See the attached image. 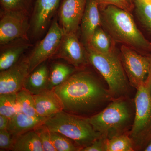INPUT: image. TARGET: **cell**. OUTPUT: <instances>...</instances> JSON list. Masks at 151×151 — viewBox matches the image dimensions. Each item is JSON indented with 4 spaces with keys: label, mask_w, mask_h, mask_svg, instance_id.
<instances>
[{
    "label": "cell",
    "mask_w": 151,
    "mask_h": 151,
    "mask_svg": "<svg viewBox=\"0 0 151 151\" xmlns=\"http://www.w3.org/2000/svg\"><path fill=\"white\" fill-rule=\"evenodd\" d=\"M86 68L77 70L52 89L63 111L89 118L105 108L113 98L107 84Z\"/></svg>",
    "instance_id": "1"
},
{
    "label": "cell",
    "mask_w": 151,
    "mask_h": 151,
    "mask_svg": "<svg viewBox=\"0 0 151 151\" xmlns=\"http://www.w3.org/2000/svg\"><path fill=\"white\" fill-rule=\"evenodd\" d=\"M100 10L101 25L114 41L137 51L151 50V42L138 28L129 12L112 5Z\"/></svg>",
    "instance_id": "2"
},
{
    "label": "cell",
    "mask_w": 151,
    "mask_h": 151,
    "mask_svg": "<svg viewBox=\"0 0 151 151\" xmlns=\"http://www.w3.org/2000/svg\"><path fill=\"white\" fill-rule=\"evenodd\" d=\"M135 113L134 99L122 97L113 99L103 110L88 119L96 132L110 139L129 133Z\"/></svg>",
    "instance_id": "3"
},
{
    "label": "cell",
    "mask_w": 151,
    "mask_h": 151,
    "mask_svg": "<svg viewBox=\"0 0 151 151\" xmlns=\"http://www.w3.org/2000/svg\"><path fill=\"white\" fill-rule=\"evenodd\" d=\"M89 64L99 72L106 82L113 99L130 97L129 82L121 58L116 51L104 54L86 47Z\"/></svg>",
    "instance_id": "4"
},
{
    "label": "cell",
    "mask_w": 151,
    "mask_h": 151,
    "mask_svg": "<svg viewBox=\"0 0 151 151\" xmlns=\"http://www.w3.org/2000/svg\"><path fill=\"white\" fill-rule=\"evenodd\" d=\"M45 124L50 132L64 135L74 142L81 150L90 145L101 136L94 129L88 118L64 111L48 118Z\"/></svg>",
    "instance_id": "5"
},
{
    "label": "cell",
    "mask_w": 151,
    "mask_h": 151,
    "mask_svg": "<svg viewBox=\"0 0 151 151\" xmlns=\"http://www.w3.org/2000/svg\"><path fill=\"white\" fill-rule=\"evenodd\" d=\"M134 123L129 132L135 151H143L151 140V96L144 83L137 90Z\"/></svg>",
    "instance_id": "6"
},
{
    "label": "cell",
    "mask_w": 151,
    "mask_h": 151,
    "mask_svg": "<svg viewBox=\"0 0 151 151\" xmlns=\"http://www.w3.org/2000/svg\"><path fill=\"white\" fill-rule=\"evenodd\" d=\"M64 33L57 15L45 35L33 45L31 51L27 55L29 73L39 65L52 58L59 47Z\"/></svg>",
    "instance_id": "7"
},
{
    "label": "cell",
    "mask_w": 151,
    "mask_h": 151,
    "mask_svg": "<svg viewBox=\"0 0 151 151\" xmlns=\"http://www.w3.org/2000/svg\"><path fill=\"white\" fill-rule=\"evenodd\" d=\"M61 0H36L30 21L29 38L34 45L46 34L57 15Z\"/></svg>",
    "instance_id": "8"
},
{
    "label": "cell",
    "mask_w": 151,
    "mask_h": 151,
    "mask_svg": "<svg viewBox=\"0 0 151 151\" xmlns=\"http://www.w3.org/2000/svg\"><path fill=\"white\" fill-rule=\"evenodd\" d=\"M30 18L29 14L24 12L1 10L0 45L18 39L29 38Z\"/></svg>",
    "instance_id": "9"
},
{
    "label": "cell",
    "mask_w": 151,
    "mask_h": 151,
    "mask_svg": "<svg viewBox=\"0 0 151 151\" xmlns=\"http://www.w3.org/2000/svg\"><path fill=\"white\" fill-rule=\"evenodd\" d=\"M121 54L122 63L130 85L137 90L145 83L148 74V56L139 54L135 50L123 45Z\"/></svg>",
    "instance_id": "10"
},
{
    "label": "cell",
    "mask_w": 151,
    "mask_h": 151,
    "mask_svg": "<svg viewBox=\"0 0 151 151\" xmlns=\"http://www.w3.org/2000/svg\"><path fill=\"white\" fill-rule=\"evenodd\" d=\"M51 59L63 60L77 70L86 68L89 64L86 47L79 40L78 34L74 33H64Z\"/></svg>",
    "instance_id": "11"
},
{
    "label": "cell",
    "mask_w": 151,
    "mask_h": 151,
    "mask_svg": "<svg viewBox=\"0 0 151 151\" xmlns=\"http://www.w3.org/2000/svg\"><path fill=\"white\" fill-rule=\"evenodd\" d=\"M29 74L27 55L24 54L14 65L0 72V94L17 93Z\"/></svg>",
    "instance_id": "12"
},
{
    "label": "cell",
    "mask_w": 151,
    "mask_h": 151,
    "mask_svg": "<svg viewBox=\"0 0 151 151\" xmlns=\"http://www.w3.org/2000/svg\"><path fill=\"white\" fill-rule=\"evenodd\" d=\"M87 0H61L57 13L60 25L65 33L77 34Z\"/></svg>",
    "instance_id": "13"
},
{
    "label": "cell",
    "mask_w": 151,
    "mask_h": 151,
    "mask_svg": "<svg viewBox=\"0 0 151 151\" xmlns=\"http://www.w3.org/2000/svg\"><path fill=\"white\" fill-rule=\"evenodd\" d=\"M34 45L29 38L18 39L0 45V71L14 65Z\"/></svg>",
    "instance_id": "14"
},
{
    "label": "cell",
    "mask_w": 151,
    "mask_h": 151,
    "mask_svg": "<svg viewBox=\"0 0 151 151\" xmlns=\"http://www.w3.org/2000/svg\"><path fill=\"white\" fill-rule=\"evenodd\" d=\"M100 26L101 15L97 0H87L79 28L81 41L85 47L89 45L95 30Z\"/></svg>",
    "instance_id": "15"
},
{
    "label": "cell",
    "mask_w": 151,
    "mask_h": 151,
    "mask_svg": "<svg viewBox=\"0 0 151 151\" xmlns=\"http://www.w3.org/2000/svg\"><path fill=\"white\" fill-rule=\"evenodd\" d=\"M33 95L36 111L43 118H50L63 111L62 104L53 90L47 89Z\"/></svg>",
    "instance_id": "16"
},
{
    "label": "cell",
    "mask_w": 151,
    "mask_h": 151,
    "mask_svg": "<svg viewBox=\"0 0 151 151\" xmlns=\"http://www.w3.org/2000/svg\"><path fill=\"white\" fill-rule=\"evenodd\" d=\"M47 119L40 116L31 117L19 112L9 119L7 130L14 139L21 134L35 129L45 124Z\"/></svg>",
    "instance_id": "17"
},
{
    "label": "cell",
    "mask_w": 151,
    "mask_h": 151,
    "mask_svg": "<svg viewBox=\"0 0 151 151\" xmlns=\"http://www.w3.org/2000/svg\"><path fill=\"white\" fill-rule=\"evenodd\" d=\"M49 67L47 61L37 66L28 76L23 88L33 95L39 94L47 89Z\"/></svg>",
    "instance_id": "18"
},
{
    "label": "cell",
    "mask_w": 151,
    "mask_h": 151,
    "mask_svg": "<svg viewBox=\"0 0 151 151\" xmlns=\"http://www.w3.org/2000/svg\"><path fill=\"white\" fill-rule=\"evenodd\" d=\"M77 69L68 63L54 62L49 67L47 89L52 90L64 82Z\"/></svg>",
    "instance_id": "19"
},
{
    "label": "cell",
    "mask_w": 151,
    "mask_h": 151,
    "mask_svg": "<svg viewBox=\"0 0 151 151\" xmlns=\"http://www.w3.org/2000/svg\"><path fill=\"white\" fill-rule=\"evenodd\" d=\"M12 151H44L35 130L28 131L14 138Z\"/></svg>",
    "instance_id": "20"
},
{
    "label": "cell",
    "mask_w": 151,
    "mask_h": 151,
    "mask_svg": "<svg viewBox=\"0 0 151 151\" xmlns=\"http://www.w3.org/2000/svg\"><path fill=\"white\" fill-rule=\"evenodd\" d=\"M113 41L111 36L100 26L95 30L89 45L86 47H90L100 53L107 54L114 51Z\"/></svg>",
    "instance_id": "21"
},
{
    "label": "cell",
    "mask_w": 151,
    "mask_h": 151,
    "mask_svg": "<svg viewBox=\"0 0 151 151\" xmlns=\"http://www.w3.org/2000/svg\"><path fill=\"white\" fill-rule=\"evenodd\" d=\"M17 94V101L19 112L31 117H37L33 95L23 88Z\"/></svg>",
    "instance_id": "22"
},
{
    "label": "cell",
    "mask_w": 151,
    "mask_h": 151,
    "mask_svg": "<svg viewBox=\"0 0 151 151\" xmlns=\"http://www.w3.org/2000/svg\"><path fill=\"white\" fill-rule=\"evenodd\" d=\"M134 146L129 133L107 139L105 151H134Z\"/></svg>",
    "instance_id": "23"
},
{
    "label": "cell",
    "mask_w": 151,
    "mask_h": 151,
    "mask_svg": "<svg viewBox=\"0 0 151 151\" xmlns=\"http://www.w3.org/2000/svg\"><path fill=\"white\" fill-rule=\"evenodd\" d=\"M36 0H0L1 10L24 12L31 16Z\"/></svg>",
    "instance_id": "24"
},
{
    "label": "cell",
    "mask_w": 151,
    "mask_h": 151,
    "mask_svg": "<svg viewBox=\"0 0 151 151\" xmlns=\"http://www.w3.org/2000/svg\"><path fill=\"white\" fill-rule=\"evenodd\" d=\"M17 93L0 94V115L10 119L19 112Z\"/></svg>",
    "instance_id": "25"
},
{
    "label": "cell",
    "mask_w": 151,
    "mask_h": 151,
    "mask_svg": "<svg viewBox=\"0 0 151 151\" xmlns=\"http://www.w3.org/2000/svg\"><path fill=\"white\" fill-rule=\"evenodd\" d=\"M50 136L56 151H80L81 150L74 142L60 133L50 132Z\"/></svg>",
    "instance_id": "26"
},
{
    "label": "cell",
    "mask_w": 151,
    "mask_h": 151,
    "mask_svg": "<svg viewBox=\"0 0 151 151\" xmlns=\"http://www.w3.org/2000/svg\"><path fill=\"white\" fill-rule=\"evenodd\" d=\"M134 8L141 22L151 32V4L143 0H134Z\"/></svg>",
    "instance_id": "27"
},
{
    "label": "cell",
    "mask_w": 151,
    "mask_h": 151,
    "mask_svg": "<svg viewBox=\"0 0 151 151\" xmlns=\"http://www.w3.org/2000/svg\"><path fill=\"white\" fill-rule=\"evenodd\" d=\"M35 130L39 137L44 151H56L52 141L50 131L45 124L38 126Z\"/></svg>",
    "instance_id": "28"
},
{
    "label": "cell",
    "mask_w": 151,
    "mask_h": 151,
    "mask_svg": "<svg viewBox=\"0 0 151 151\" xmlns=\"http://www.w3.org/2000/svg\"><path fill=\"white\" fill-rule=\"evenodd\" d=\"M14 138L7 130H0V149L1 150H12Z\"/></svg>",
    "instance_id": "29"
},
{
    "label": "cell",
    "mask_w": 151,
    "mask_h": 151,
    "mask_svg": "<svg viewBox=\"0 0 151 151\" xmlns=\"http://www.w3.org/2000/svg\"><path fill=\"white\" fill-rule=\"evenodd\" d=\"M97 2L100 9L110 5L116 6L129 12L133 9L125 0H97Z\"/></svg>",
    "instance_id": "30"
},
{
    "label": "cell",
    "mask_w": 151,
    "mask_h": 151,
    "mask_svg": "<svg viewBox=\"0 0 151 151\" xmlns=\"http://www.w3.org/2000/svg\"><path fill=\"white\" fill-rule=\"evenodd\" d=\"M107 140V138L101 136L90 145L81 149L80 151H105V143Z\"/></svg>",
    "instance_id": "31"
},
{
    "label": "cell",
    "mask_w": 151,
    "mask_h": 151,
    "mask_svg": "<svg viewBox=\"0 0 151 151\" xmlns=\"http://www.w3.org/2000/svg\"><path fill=\"white\" fill-rule=\"evenodd\" d=\"M148 57L149 61H150V67H149L148 74L145 83L148 89L149 92L151 96V56H148Z\"/></svg>",
    "instance_id": "32"
},
{
    "label": "cell",
    "mask_w": 151,
    "mask_h": 151,
    "mask_svg": "<svg viewBox=\"0 0 151 151\" xmlns=\"http://www.w3.org/2000/svg\"><path fill=\"white\" fill-rule=\"evenodd\" d=\"M9 119L5 116L0 115V130L7 129Z\"/></svg>",
    "instance_id": "33"
},
{
    "label": "cell",
    "mask_w": 151,
    "mask_h": 151,
    "mask_svg": "<svg viewBox=\"0 0 151 151\" xmlns=\"http://www.w3.org/2000/svg\"><path fill=\"white\" fill-rule=\"evenodd\" d=\"M144 151H151V140L144 148Z\"/></svg>",
    "instance_id": "34"
},
{
    "label": "cell",
    "mask_w": 151,
    "mask_h": 151,
    "mask_svg": "<svg viewBox=\"0 0 151 151\" xmlns=\"http://www.w3.org/2000/svg\"><path fill=\"white\" fill-rule=\"evenodd\" d=\"M134 9V0H125Z\"/></svg>",
    "instance_id": "35"
},
{
    "label": "cell",
    "mask_w": 151,
    "mask_h": 151,
    "mask_svg": "<svg viewBox=\"0 0 151 151\" xmlns=\"http://www.w3.org/2000/svg\"><path fill=\"white\" fill-rule=\"evenodd\" d=\"M143 1L149 3H151V0H143Z\"/></svg>",
    "instance_id": "36"
},
{
    "label": "cell",
    "mask_w": 151,
    "mask_h": 151,
    "mask_svg": "<svg viewBox=\"0 0 151 151\" xmlns=\"http://www.w3.org/2000/svg\"></svg>",
    "instance_id": "37"
}]
</instances>
